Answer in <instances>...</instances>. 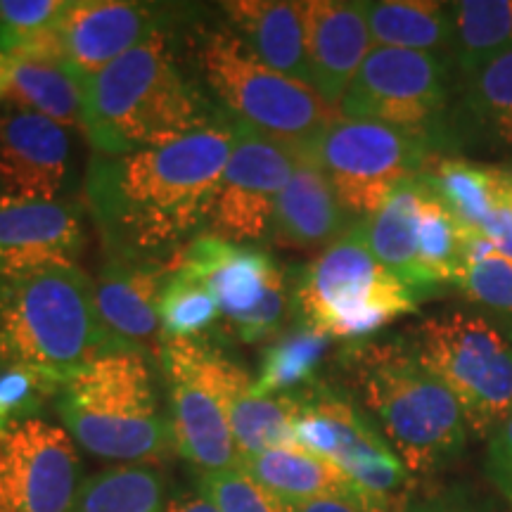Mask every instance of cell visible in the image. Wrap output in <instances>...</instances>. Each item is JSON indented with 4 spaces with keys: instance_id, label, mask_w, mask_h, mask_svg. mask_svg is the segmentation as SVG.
<instances>
[{
    "instance_id": "1",
    "label": "cell",
    "mask_w": 512,
    "mask_h": 512,
    "mask_svg": "<svg viewBox=\"0 0 512 512\" xmlns=\"http://www.w3.org/2000/svg\"><path fill=\"white\" fill-rule=\"evenodd\" d=\"M230 150L233 126L211 121L152 150L93 155L83 190L110 256L155 261L209 223Z\"/></svg>"
},
{
    "instance_id": "2",
    "label": "cell",
    "mask_w": 512,
    "mask_h": 512,
    "mask_svg": "<svg viewBox=\"0 0 512 512\" xmlns=\"http://www.w3.org/2000/svg\"><path fill=\"white\" fill-rule=\"evenodd\" d=\"M209 124L202 95L185 81L164 31L83 81L81 131L95 155L152 150Z\"/></svg>"
},
{
    "instance_id": "3",
    "label": "cell",
    "mask_w": 512,
    "mask_h": 512,
    "mask_svg": "<svg viewBox=\"0 0 512 512\" xmlns=\"http://www.w3.org/2000/svg\"><path fill=\"white\" fill-rule=\"evenodd\" d=\"M349 370L384 439L411 472L430 477L463 456L467 425L456 396L403 339L349 349Z\"/></svg>"
},
{
    "instance_id": "4",
    "label": "cell",
    "mask_w": 512,
    "mask_h": 512,
    "mask_svg": "<svg viewBox=\"0 0 512 512\" xmlns=\"http://www.w3.org/2000/svg\"><path fill=\"white\" fill-rule=\"evenodd\" d=\"M64 430L95 458L117 465H164L176 453L150 358L112 349L64 382L55 399Z\"/></svg>"
},
{
    "instance_id": "5",
    "label": "cell",
    "mask_w": 512,
    "mask_h": 512,
    "mask_svg": "<svg viewBox=\"0 0 512 512\" xmlns=\"http://www.w3.org/2000/svg\"><path fill=\"white\" fill-rule=\"evenodd\" d=\"M112 349L128 347L105 330L93 278L79 266L0 278V366L31 368L64 384Z\"/></svg>"
},
{
    "instance_id": "6",
    "label": "cell",
    "mask_w": 512,
    "mask_h": 512,
    "mask_svg": "<svg viewBox=\"0 0 512 512\" xmlns=\"http://www.w3.org/2000/svg\"><path fill=\"white\" fill-rule=\"evenodd\" d=\"M292 306L299 323L332 339H358L413 313L418 299L377 261L361 219L299 273Z\"/></svg>"
},
{
    "instance_id": "7",
    "label": "cell",
    "mask_w": 512,
    "mask_h": 512,
    "mask_svg": "<svg viewBox=\"0 0 512 512\" xmlns=\"http://www.w3.org/2000/svg\"><path fill=\"white\" fill-rule=\"evenodd\" d=\"M202 74L230 121L309 157L313 145L342 117L309 83L273 72L233 31H211L200 46Z\"/></svg>"
},
{
    "instance_id": "8",
    "label": "cell",
    "mask_w": 512,
    "mask_h": 512,
    "mask_svg": "<svg viewBox=\"0 0 512 512\" xmlns=\"http://www.w3.org/2000/svg\"><path fill=\"white\" fill-rule=\"evenodd\" d=\"M411 344L420 361L456 396L467 432L491 437L512 415V335L472 311L425 318Z\"/></svg>"
},
{
    "instance_id": "9",
    "label": "cell",
    "mask_w": 512,
    "mask_h": 512,
    "mask_svg": "<svg viewBox=\"0 0 512 512\" xmlns=\"http://www.w3.org/2000/svg\"><path fill=\"white\" fill-rule=\"evenodd\" d=\"M297 399V446L337 465L354 484L363 512H403L411 501L413 477L370 415L344 394L320 384L297 394Z\"/></svg>"
},
{
    "instance_id": "10",
    "label": "cell",
    "mask_w": 512,
    "mask_h": 512,
    "mask_svg": "<svg viewBox=\"0 0 512 512\" xmlns=\"http://www.w3.org/2000/svg\"><path fill=\"white\" fill-rule=\"evenodd\" d=\"M437 143L422 133L366 119L339 117L309 152L342 207L358 221L373 216L403 181L425 174Z\"/></svg>"
},
{
    "instance_id": "11",
    "label": "cell",
    "mask_w": 512,
    "mask_h": 512,
    "mask_svg": "<svg viewBox=\"0 0 512 512\" xmlns=\"http://www.w3.org/2000/svg\"><path fill=\"white\" fill-rule=\"evenodd\" d=\"M207 287L221 311L216 335L254 344L278 337L292 309L287 275L271 254L216 235L190 240L169 264Z\"/></svg>"
},
{
    "instance_id": "12",
    "label": "cell",
    "mask_w": 512,
    "mask_h": 512,
    "mask_svg": "<svg viewBox=\"0 0 512 512\" xmlns=\"http://www.w3.org/2000/svg\"><path fill=\"white\" fill-rule=\"evenodd\" d=\"M451 74L453 60L446 53L373 48L339 102V114L406 128L439 147L448 145Z\"/></svg>"
},
{
    "instance_id": "13",
    "label": "cell",
    "mask_w": 512,
    "mask_h": 512,
    "mask_svg": "<svg viewBox=\"0 0 512 512\" xmlns=\"http://www.w3.org/2000/svg\"><path fill=\"white\" fill-rule=\"evenodd\" d=\"M233 150L209 214L211 235L228 242H259L271 233L275 200L304 155L230 121Z\"/></svg>"
},
{
    "instance_id": "14",
    "label": "cell",
    "mask_w": 512,
    "mask_h": 512,
    "mask_svg": "<svg viewBox=\"0 0 512 512\" xmlns=\"http://www.w3.org/2000/svg\"><path fill=\"white\" fill-rule=\"evenodd\" d=\"M81 486L67 430L34 418L0 434V512H72Z\"/></svg>"
},
{
    "instance_id": "15",
    "label": "cell",
    "mask_w": 512,
    "mask_h": 512,
    "mask_svg": "<svg viewBox=\"0 0 512 512\" xmlns=\"http://www.w3.org/2000/svg\"><path fill=\"white\" fill-rule=\"evenodd\" d=\"M159 361L169 384L176 453L202 472L240 467L226 403L207 366V347L202 342H166Z\"/></svg>"
},
{
    "instance_id": "16",
    "label": "cell",
    "mask_w": 512,
    "mask_h": 512,
    "mask_svg": "<svg viewBox=\"0 0 512 512\" xmlns=\"http://www.w3.org/2000/svg\"><path fill=\"white\" fill-rule=\"evenodd\" d=\"M157 31H162L157 12L145 3L69 0L55 36L57 57L86 81Z\"/></svg>"
},
{
    "instance_id": "17",
    "label": "cell",
    "mask_w": 512,
    "mask_h": 512,
    "mask_svg": "<svg viewBox=\"0 0 512 512\" xmlns=\"http://www.w3.org/2000/svg\"><path fill=\"white\" fill-rule=\"evenodd\" d=\"M169 278V266L147 259L110 256L93 278L95 309L121 347L162 358L164 337L159 328V294Z\"/></svg>"
},
{
    "instance_id": "18",
    "label": "cell",
    "mask_w": 512,
    "mask_h": 512,
    "mask_svg": "<svg viewBox=\"0 0 512 512\" xmlns=\"http://www.w3.org/2000/svg\"><path fill=\"white\" fill-rule=\"evenodd\" d=\"M69 162L67 128L41 114L0 110V190L12 200L53 202Z\"/></svg>"
},
{
    "instance_id": "19",
    "label": "cell",
    "mask_w": 512,
    "mask_h": 512,
    "mask_svg": "<svg viewBox=\"0 0 512 512\" xmlns=\"http://www.w3.org/2000/svg\"><path fill=\"white\" fill-rule=\"evenodd\" d=\"M81 247L83 228L72 204L0 197V278L76 266Z\"/></svg>"
},
{
    "instance_id": "20",
    "label": "cell",
    "mask_w": 512,
    "mask_h": 512,
    "mask_svg": "<svg viewBox=\"0 0 512 512\" xmlns=\"http://www.w3.org/2000/svg\"><path fill=\"white\" fill-rule=\"evenodd\" d=\"M304 27L311 86L339 110L351 81L375 48L366 5L351 0H309L304 3Z\"/></svg>"
},
{
    "instance_id": "21",
    "label": "cell",
    "mask_w": 512,
    "mask_h": 512,
    "mask_svg": "<svg viewBox=\"0 0 512 512\" xmlns=\"http://www.w3.org/2000/svg\"><path fill=\"white\" fill-rule=\"evenodd\" d=\"M207 366L226 403L230 430L240 460L268 448H290L294 441V415L297 396H261L254 392V382L221 351L207 347Z\"/></svg>"
},
{
    "instance_id": "22",
    "label": "cell",
    "mask_w": 512,
    "mask_h": 512,
    "mask_svg": "<svg viewBox=\"0 0 512 512\" xmlns=\"http://www.w3.org/2000/svg\"><path fill=\"white\" fill-rule=\"evenodd\" d=\"M349 216L328 176L316 162L302 157L275 200L271 238L285 249L316 252L330 247L351 226Z\"/></svg>"
},
{
    "instance_id": "23",
    "label": "cell",
    "mask_w": 512,
    "mask_h": 512,
    "mask_svg": "<svg viewBox=\"0 0 512 512\" xmlns=\"http://www.w3.org/2000/svg\"><path fill=\"white\" fill-rule=\"evenodd\" d=\"M233 34L273 72L311 86L306 60L304 3L287 0H230L221 5Z\"/></svg>"
},
{
    "instance_id": "24",
    "label": "cell",
    "mask_w": 512,
    "mask_h": 512,
    "mask_svg": "<svg viewBox=\"0 0 512 512\" xmlns=\"http://www.w3.org/2000/svg\"><path fill=\"white\" fill-rule=\"evenodd\" d=\"M512 147V46L460 83L448 114V145Z\"/></svg>"
},
{
    "instance_id": "25",
    "label": "cell",
    "mask_w": 512,
    "mask_h": 512,
    "mask_svg": "<svg viewBox=\"0 0 512 512\" xmlns=\"http://www.w3.org/2000/svg\"><path fill=\"white\" fill-rule=\"evenodd\" d=\"M240 470L292 510L323 498H351L358 503L354 484L337 465L299 446L254 453L240 460Z\"/></svg>"
},
{
    "instance_id": "26",
    "label": "cell",
    "mask_w": 512,
    "mask_h": 512,
    "mask_svg": "<svg viewBox=\"0 0 512 512\" xmlns=\"http://www.w3.org/2000/svg\"><path fill=\"white\" fill-rule=\"evenodd\" d=\"M422 181L420 176L408 178L396 188L389 200L363 219L366 240L377 261L401 280L415 299L430 297L439 287L420 266L418 254V207Z\"/></svg>"
},
{
    "instance_id": "27",
    "label": "cell",
    "mask_w": 512,
    "mask_h": 512,
    "mask_svg": "<svg viewBox=\"0 0 512 512\" xmlns=\"http://www.w3.org/2000/svg\"><path fill=\"white\" fill-rule=\"evenodd\" d=\"M3 102L64 128H81L83 81L57 57L8 55Z\"/></svg>"
},
{
    "instance_id": "28",
    "label": "cell",
    "mask_w": 512,
    "mask_h": 512,
    "mask_svg": "<svg viewBox=\"0 0 512 512\" xmlns=\"http://www.w3.org/2000/svg\"><path fill=\"white\" fill-rule=\"evenodd\" d=\"M366 19L375 48L451 55V17L446 3L432 0H373Z\"/></svg>"
},
{
    "instance_id": "29",
    "label": "cell",
    "mask_w": 512,
    "mask_h": 512,
    "mask_svg": "<svg viewBox=\"0 0 512 512\" xmlns=\"http://www.w3.org/2000/svg\"><path fill=\"white\" fill-rule=\"evenodd\" d=\"M451 17V60L460 81L512 46V0L446 3Z\"/></svg>"
},
{
    "instance_id": "30",
    "label": "cell",
    "mask_w": 512,
    "mask_h": 512,
    "mask_svg": "<svg viewBox=\"0 0 512 512\" xmlns=\"http://www.w3.org/2000/svg\"><path fill=\"white\" fill-rule=\"evenodd\" d=\"M422 181L460 226L482 230L498 204L501 169L463 157H437L427 166Z\"/></svg>"
},
{
    "instance_id": "31",
    "label": "cell",
    "mask_w": 512,
    "mask_h": 512,
    "mask_svg": "<svg viewBox=\"0 0 512 512\" xmlns=\"http://www.w3.org/2000/svg\"><path fill=\"white\" fill-rule=\"evenodd\" d=\"M330 339L306 323L280 332L264 349L254 392L261 396H297L311 389Z\"/></svg>"
},
{
    "instance_id": "32",
    "label": "cell",
    "mask_w": 512,
    "mask_h": 512,
    "mask_svg": "<svg viewBox=\"0 0 512 512\" xmlns=\"http://www.w3.org/2000/svg\"><path fill=\"white\" fill-rule=\"evenodd\" d=\"M72 512H166L164 479L150 465H112L83 482Z\"/></svg>"
},
{
    "instance_id": "33",
    "label": "cell",
    "mask_w": 512,
    "mask_h": 512,
    "mask_svg": "<svg viewBox=\"0 0 512 512\" xmlns=\"http://www.w3.org/2000/svg\"><path fill=\"white\" fill-rule=\"evenodd\" d=\"M463 271L458 285L472 304L512 320V259L498 252L482 230L463 228Z\"/></svg>"
},
{
    "instance_id": "34",
    "label": "cell",
    "mask_w": 512,
    "mask_h": 512,
    "mask_svg": "<svg viewBox=\"0 0 512 512\" xmlns=\"http://www.w3.org/2000/svg\"><path fill=\"white\" fill-rule=\"evenodd\" d=\"M219 325L221 311L207 287L181 268L169 266V278L159 294V328L164 344L200 342L209 332H219Z\"/></svg>"
},
{
    "instance_id": "35",
    "label": "cell",
    "mask_w": 512,
    "mask_h": 512,
    "mask_svg": "<svg viewBox=\"0 0 512 512\" xmlns=\"http://www.w3.org/2000/svg\"><path fill=\"white\" fill-rule=\"evenodd\" d=\"M67 8L69 0H0V53L57 57L55 36Z\"/></svg>"
},
{
    "instance_id": "36",
    "label": "cell",
    "mask_w": 512,
    "mask_h": 512,
    "mask_svg": "<svg viewBox=\"0 0 512 512\" xmlns=\"http://www.w3.org/2000/svg\"><path fill=\"white\" fill-rule=\"evenodd\" d=\"M418 254L420 266L434 285H458L463 271V230L425 181L418 207Z\"/></svg>"
},
{
    "instance_id": "37",
    "label": "cell",
    "mask_w": 512,
    "mask_h": 512,
    "mask_svg": "<svg viewBox=\"0 0 512 512\" xmlns=\"http://www.w3.org/2000/svg\"><path fill=\"white\" fill-rule=\"evenodd\" d=\"M62 387L60 380L31 368L0 366V434L38 418Z\"/></svg>"
},
{
    "instance_id": "38",
    "label": "cell",
    "mask_w": 512,
    "mask_h": 512,
    "mask_svg": "<svg viewBox=\"0 0 512 512\" xmlns=\"http://www.w3.org/2000/svg\"><path fill=\"white\" fill-rule=\"evenodd\" d=\"M200 494L209 498L219 512H294L261 489L240 467L219 472H202Z\"/></svg>"
},
{
    "instance_id": "39",
    "label": "cell",
    "mask_w": 512,
    "mask_h": 512,
    "mask_svg": "<svg viewBox=\"0 0 512 512\" xmlns=\"http://www.w3.org/2000/svg\"><path fill=\"white\" fill-rule=\"evenodd\" d=\"M484 472L512 512V415L489 437Z\"/></svg>"
},
{
    "instance_id": "40",
    "label": "cell",
    "mask_w": 512,
    "mask_h": 512,
    "mask_svg": "<svg viewBox=\"0 0 512 512\" xmlns=\"http://www.w3.org/2000/svg\"><path fill=\"white\" fill-rule=\"evenodd\" d=\"M403 512H489V508L465 489H446L418 501H408Z\"/></svg>"
},
{
    "instance_id": "41",
    "label": "cell",
    "mask_w": 512,
    "mask_h": 512,
    "mask_svg": "<svg viewBox=\"0 0 512 512\" xmlns=\"http://www.w3.org/2000/svg\"><path fill=\"white\" fill-rule=\"evenodd\" d=\"M482 233L498 252L512 259V209L508 204L498 200L494 211H491V216L484 223Z\"/></svg>"
},
{
    "instance_id": "42",
    "label": "cell",
    "mask_w": 512,
    "mask_h": 512,
    "mask_svg": "<svg viewBox=\"0 0 512 512\" xmlns=\"http://www.w3.org/2000/svg\"><path fill=\"white\" fill-rule=\"evenodd\" d=\"M166 512H219L204 494H183L166 503Z\"/></svg>"
},
{
    "instance_id": "43",
    "label": "cell",
    "mask_w": 512,
    "mask_h": 512,
    "mask_svg": "<svg viewBox=\"0 0 512 512\" xmlns=\"http://www.w3.org/2000/svg\"><path fill=\"white\" fill-rule=\"evenodd\" d=\"M294 512H363L361 505L351 498H323V501L306 503Z\"/></svg>"
},
{
    "instance_id": "44",
    "label": "cell",
    "mask_w": 512,
    "mask_h": 512,
    "mask_svg": "<svg viewBox=\"0 0 512 512\" xmlns=\"http://www.w3.org/2000/svg\"><path fill=\"white\" fill-rule=\"evenodd\" d=\"M498 200L512 209V169H501V185H498Z\"/></svg>"
},
{
    "instance_id": "45",
    "label": "cell",
    "mask_w": 512,
    "mask_h": 512,
    "mask_svg": "<svg viewBox=\"0 0 512 512\" xmlns=\"http://www.w3.org/2000/svg\"><path fill=\"white\" fill-rule=\"evenodd\" d=\"M5 67H8V55L0 53V102H3L5 93Z\"/></svg>"
}]
</instances>
